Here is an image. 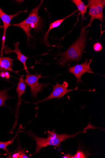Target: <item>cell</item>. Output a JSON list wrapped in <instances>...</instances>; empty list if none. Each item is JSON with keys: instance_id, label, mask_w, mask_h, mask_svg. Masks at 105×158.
Wrapping results in <instances>:
<instances>
[{"instance_id": "obj_1", "label": "cell", "mask_w": 105, "mask_h": 158, "mask_svg": "<svg viewBox=\"0 0 105 158\" xmlns=\"http://www.w3.org/2000/svg\"><path fill=\"white\" fill-rule=\"evenodd\" d=\"M88 31L82 29L79 38L66 51L58 54L60 57L58 62L63 65L69 66L73 61L79 63L86 46Z\"/></svg>"}, {"instance_id": "obj_2", "label": "cell", "mask_w": 105, "mask_h": 158, "mask_svg": "<svg viewBox=\"0 0 105 158\" xmlns=\"http://www.w3.org/2000/svg\"><path fill=\"white\" fill-rule=\"evenodd\" d=\"M91 126L88 125L82 131L72 135H67L65 133L59 134L55 133L54 131L49 132L48 137L46 138L40 137L31 131L26 132L25 133L32 137L36 141V150L33 155H34L39 153L43 148H46L49 146L59 147L62 142L66 139L75 137L78 134L83 133V132H85L88 129L93 127V126Z\"/></svg>"}, {"instance_id": "obj_3", "label": "cell", "mask_w": 105, "mask_h": 158, "mask_svg": "<svg viewBox=\"0 0 105 158\" xmlns=\"http://www.w3.org/2000/svg\"><path fill=\"white\" fill-rule=\"evenodd\" d=\"M43 2V1H41L40 3L32 10L25 20L20 23L11 25V26L19 27L23 30L27 36L28 44L32 39H34L30 33L32 29H33L36 31H41L42 30V19L38 15V11Z\"/></svg>"}, {"instance_id": "obj_4", "label": "cell", "mask_w": 105, "mask_h": 158, "mask_svg": "<svg viewBox=\"0 0 105 158\" xmlns=\"http://www.w3.org/2000/svg\"><path fill=\"white\" fill-rule=\"evenodd\" d=\"M88 15L91 16V19L88 25L84 27L85 30L91 27L94 21L97 19L103 24V10L105 6V0H88Z\"/></svg>"}, {"instance_id": "obj_5", "label": "cell", "mask_w": 105, "mask_h": 158, "mask_svg": "<svg viewBox=\"0 0 105 158\" xmlns=\"http://www.w3.org/2000/svg\"><path fill=\"white\" fill-rule=\"evenodd\" d=\"M25 80L26 83L30 87V92L33 97L37 98V95L41 92L45 88L47 87L48 85L46 83H41L38 82L39 79L43 77L41 74L38 75H26Z\"/></svg>"}, {"instance_id": "obj_6", "label": "cell", "mask_w": 105, "mask_h": 158, "mask_svg": "<svg viewBox=\"0 0 105 158\" xmlns=\"http://www.w3.org/2000/svg\"><path fill=\"white\" fill-rule=\"evenodd\" d=\"M92 59H86L84 63L78 64L68 69L69 72L73 74L77 80V83L82 82V76L85 73H94L92 69L90 67Z\"/></svg>"}, {"instance_id": "obj_7", "label": "cell", "mask_w": 105, "mask_h": 158, "mask_svg": "<svg viewBox=\"0 0 105 158\" xmlns=\"http://www.w3.org/2000/svg\"><path fill=\"white\" fill-rule=\"evenodd\" d=\"M53 91L49 96L46 98L40 100L38 102L33 103L37 105L38 104L46 102L49 99L56 98H61L69 92L73 90H77L76 88L73 89H67L68 85L66 81H65L62 85L56 83V85H53Z\"/></svg>"}, {"instance_id": "obj_8", "label": "cell", "mask_w": 105, "mask_h": 158, "mask_svg": "<svg viewBox=\"0 0 105 158\" xmlns=\"http://www.w3.org/2000/svg\"><path fill=\"white\" fill-rule=\"evenodd\" d=\"M26 88V86L25 82V80L23 78V76H22L20 77L19 82L18 84L17 87L16 89L17 93L18 95V101L17 105L16 112L15 114V121L14 124L13 125V128L11 131H10L12 132L13 130H14L15 127H16L18 124V114L19 110V108L20 106L22 104V101L23 100L21 98V96L24 94H26L25 90Z\"/></svg>"}, {"instance_id": "obj_9", "label": "cell", "mask_w": 105, "mask_h": 158, "mask_svg": "<svg viewBox=\"0 0 105 158\" xmlns=\"http://www.w3.org/2000/svg\"><path fill=\"white\" fill-rule=\"evenodd\" d=\"M19 42L15 43L14 45L15 48L14 50L10 49L8 46L5 45L4 48V52L5 54H9L11 53H14L17 55V59L18 60L23 64L24 66V69L26 71L27 75H30V73L28 70L26 65V61L29 58L22 54L20 49L19 48Z\"/></svg>"}, {"instance_id": "obj_10", "label": "cell", "mask_w": 105, "mask_h": 158, "mask_svg": "<svg viewBox=\"0 0 105 158\" xmlns=\"http://www.w3.org/2000/svg\"><path fill=\"white\" fill-rule=\"evenodd\" d=\"M27 12V9L24 11H20L13 15H8L4 12L0 6V18L3 23L4 33L2 37L6 38V32L8 28L11 26L10 22L14 18L19 16L22 13Z\"/></svg>"}, {"instance_id": "obj_11", "label": "cell", "mask_w": 105, "mask_h": 158, "mask_svg": "<svg viewBox=\"0 0 105 158\" xmlns=\"http://www.w3.org/2000/svg\"><path fill=\"white\" fill-rule=\"evenodd\" d=\"M14 60L10 57H0V72L8 71L18 73V71L14 70L12 69Z\"/></svg>"}, {"instance_id": "obj_12", "label": "cell", "mask_w": 105, "mask_h": 158, "mask_svg": "<svg viewBox=\"0 0 105 158\" xmlns=\"http://www.w3.org/2000/svg\"><path fill=\"white\" fill-rule=\"evenodd\" d=\"M78 10L76 11H75L74 12L70 14V15H69L63 19L57 20L55 21L52 23H50L49 30L46 33V34H45L44 37V40L45 42V44H46V45L47 46H50V45L49 44L48 40V36L50 31L52 29H53L58 27L60 25L64 20L73 15V14L76 13L78 11Z\"/></svg>"}, {"instance_id": "obj_13", "label": "cell", "mask_w": 105, "mask_h": 158, "mask_svg": "<svg viewBox=\"0 0 105 158\" xmlns=\"http://www.w3.org/2000/svg\"><path fill=\"white\" fill-rule=\"evenodd\" d=\"M71 2L76 6L81 13L83 21L84 15L87 11V6L86 5L82 0H71Z\"/></svg>"}, {"instance_id": "obj_14", "label": "cell", "mask_w": 105, "mask_h": 158, "mask_svg": "<svg viewBox=\"0 0 105 158\" xmlns=\"http://www.w3.org/2000/svg\"><path fill=\"white\" fill-rule=\"evenodd\" d=\"M12 88L6 89L0 91V107L3 106L7 107V106L6 104V101L13 98L9 96L8 94L9 91Z\"/></svg>"}, {"instance_id": "obj_15", "label": "cell", "mask_w": 105, "mask_h": 158, "mask_svg": "<svg viewBox=\"0 0 105 158\" xmlns=\"http://www.w3.org/2000/svg\"><path fill=\"white\" fill-rule=\"evenodd\" d=\"M21 128V127L19 128L16 135L11 140L6 142L0 141V149H3L7 153L9 152V151L7 148V147L9 145L13 144L15 139L20 133L19 131Z\"/></svg>"}, {"instance_id": "obj_16", "label": "cell", "mask_w": 105, "mask_h": 158, "mask_svg": "<svg viewBox=\"0 0 105 158\" xmlns=\"http://www.w3.org/2000/svg\"><path fill=\"white\" fill-rule=\"evenodd\" d=\"M87 157L86 153L79 148L76 154L72 156L71 158H85Z\"/></svg>"}, {"instance_id": "obj_17", "label": "cell", "mask_w": 105, "mask_h": 158, "mask_svg": "<svg viewBox=\"0 0 105 158\" xmlns=\"http://www.w3.org/2000/svg\"><path fill=\"white\" fill-rule=\"evenodd\" d=\"M16 151L19 154V158H29L26 154L25 150L22 148L20 145H19Z\"/></svg>"}, {"instance_id": "obj_18", "label": "cell", "mask_w": 105, "mask_h": 158, "mask_svg": "<svg viewBox=\"0 0 105 158\" xmlns=\"http://www.w3.org/2000/svg\"><path fill=\"white\" fill-rule=\"evenodd\" d=\"M94 50L96 52H100L103 49V46L101 43L97 42L94 45Z\"/></svg>"}, {"instance_id": "obj_19", "label": "cell", "mask_w": 105, "mask_h": 158, "mask_svg": "<svg viewBox=\"0 0 105 158\" xmlns=\"http://www.w3.org/2000/svg\"><path fill=\"white\" fill-rule=\"evenodd\" d=\"M5 79L7 80H9L10 77V72L8 71H5Z\"/></svg>"}, {"instance_id": "obj_20", "label": "cell", "mask_w": 105, "mask_h": 158, "mask_svg": "<svg viewBox=\"0 0 105 158\" xmlns=\"http://www.w3.org/2000/svg\"><path fill=\"white\" fill-rule=\"evenodd\" d=\"M5 71H2L0 73V77L2 78L5 79Z\"/></svg>"}, {"instance_id": "obj_21", "label": "cell", "mask_w": 105, "mask_h": 158, "mask_svg": "<svg viewBox=\"0 0 105 158\" xmlns=\"http://www.w3.org/2000/svg\"><path fill=\"white\" fill-rule=\"evenodd\" d=\"M72 156V155H71L69 153H67L65 154L63 157V158H71Z\"/></svg>"}]
</instances>
